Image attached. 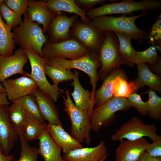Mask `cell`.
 <instances>
[{
	"instance_id": "cell-1",
	"label": "cell",
	"mask_w": 161,
	"mask_h": 161,
	"mask_svg": "<svg viewBox=\"0 0 161 161\" xmlns=\"http://www.w3.org/2000/svg\"><path fill=\"white\" fill-rule=\"evenodd\" d=\"M147 13L146 12L140 15L130 16H126L125 15L120 17L101 16L91 19L89 23L104 31L125 33L141 43L146 39L148 35L145 30L136 26L135 21L137 18Z\"/></svg>"
},
{
	"instance_id": "cell-2",
	"label": "cell",
	"mask_w": 161,
	"mask_h": 161,
	"mask_svg": "<svg viewBox=\"0 0 161 161\" xmlns=\"http://www.w3.org/2000/svg\"><path fill=\"white\" fill-rule=\"evenodd\" d=\"M24 15L22 22L14 28L12 32L15 42L21 49L25 50L31 48L43 57L42 49L48 41V38L44 33L43 28L37 22L30 21L26 12Z\"/></svg>"
},
{
	"instance_id": "cell-3",
	"label": "cell",
	"mask_w": 161,
	"mask_h": 161,
	"mask_svg": "<svg viewBox=\"0 0 161 161\" xmlns=\"http://www.w3.org/2000/svg\"><path fill=\"white\" fill-rule=\"evenodd\" d=\"M46 64L64 69H76L84 72L89 77L90 84L92 87L91 91L94 94L100 78L97 69L101 66V64L98 60V51L89 49L85 55L73 60L56 57L49 58Z\"/></svg>"
},
{
	"instance_id": "cell-4",
	"label": "cell",
	"mask_w": 161,
	"mask_h": 161,
	"mask_svg": "<svg viewBox=\"0 0 161 161\" xmlns=\"http://www.w3.org/2000/svg\"><path fill=\"white\" fill-rule=\"evenodd\" d=\"M66 98L63 95L65 108L64 110L69 116L71 123L70 135L81 144L91 143L89 132L91 129L90 114L88 111L81 110L75 106L71 99L69 90L65 92Z\"/></svg>"
},
{
	"instance_id": "cell-5",
	"label": "cell",
	"mask_w": 161,
	"mask_h": 161,
	"mask_svg": "<svg viewBox=\"0 0 161 161\" xmlns=\"http://www.w3.org/2000/svg\"><path fill=\"white\" fill-rule=\"evenodd\" d=\"M161 7V2L156 0H144L134 1L124 0L119 2L103 4L100 6L88 11L86 16L89 19L94 18L113 14H130L138 10L144 12L148 10H156Z\"/></svg>"
},
{
	"instance_id": "cell-6",
	"label": "cell",
	"mask_w": 161,
	"mask_h": 161,
	"mask_svg": "<svg viewBox=\"0 0 161 161\" xmlns=\"http://www.w3.org/2000/svg\"><path fill=\"white\" fill-rule=\"evenodd\" d=\"M24 50L30 63L31 72L30 73L25 72L24 75L32 79L38 88L48 95L54 102H57L64 90L51 84L47 80L44 67L48 58L40 56L31 48Z\"/></svg>"
},
{
	"instance_id": "cell-7",
	"label": "cell",
	"mask_w": 161,
	"mask_h": 161,
	"mask_svg": "<svg viewBox=\"0 0 161 161\" xmlns=\"http://www.w3.org/2000/svg\"><path fill=\"white\" fill-rule=\"evenodd\" d=\"M131 107L126 98L112 97L101 106L94 109L90 117L91 130L97 132L102 127L110 126L114 121L116 112L126 111Z\"/></svg>"
},
{
	"instance_id": "cell-8",
	"label": "cell",
	"mask_w": 161,
	"mask_h": 161,
	"mask_svg": "<svg viewBox=\"0 0 161 161\" xmlns=\"http://www.w3.org/2000/svg\"><path fill=\"white\" fill-rule=\"evenodd\" d=\"M105 39L101 43L98 50V60L101 68L98 73L103 80L114 69L125 64L119 51V41L112 31H106Z\"/></svg>"
},
{
	"instance_id": "cell-9",
	"label": "cell",
	"mask_w": 161,
	"mask_h": 161,
	"mask_svg": "<svg viewBox=\"0 0 161 161\" xmlns=\"http://www.w3.org/2000/svg\"><path fill=\"white\" fill-rule=\"evenodd\" d=\"M155 125L156 122L151 125L146 124L142 119L133 116L116 131L111 135V139L113 141L124 139L134 141L147 137L154 141L161 138V136L157 134Z\"/></svg>"
},
{
	"instance_id": "cell-10",
	"label": "cell",
	"mask_w": 161,
	"mask_h": 161,
	"mask_svg": "<svg viewBox=\"0 0 161 161\" xmlns=\"http://www.w3.org/2000/svg\"><path fill=\"white\" fill-rule=\"evenodd\" d=\"M89 49L74 38L56 43L48 41L44 45L42 53L44 58L56 57L73 60L85 55Z\"/></svg>"
},
{
	"instance_id": "cell-11",
	"label": "cell",
	"mask_w": 161,
	"mask_h": 161,
	"mask_svg": "<svg viewBox=\"0 0 161 161\" xmlns=\"http://www.w3.org/2000/svg\"><path fill=\"white\" fill-rule=\"evenodd\" d=\"M70 35L88 49L98 51L106 36V32L89 23L80 22L77 20L72 26Z\"/></svg>"
},
{
	"instance_id": "cell-12",
	"label": "cell",
	"mask_w": 161,
	"mask_h": 161,
	"mask_svg": "<svg viewBox=\"0 0 161 161\" xmlns=\"http://www.w3.org/2000/svg\"><path fill=\"white\" fill-rule=\"evenodd\" d=\"M78 16L75 14L68 16L62 12L56 13L51 20L47 32L49 37L48 41L51 43L59 42L70 38V28Z\"/></svg>"
},
{
	"instance_id": "cell-13",
	"label": "cell",
	"mask_w": 161,
	"mask_h": 161,
	"mask_svg": "<svg viewBox=\"0 0 161 161\" xmlns=\"http://www.w3.org/2000/svg\"><path fill=\"white\" fill-rule=\"evenodd\" d=\"M28 61L24 50L21 48L9 56L0 55V81L2 82L16 74L24 75V67Z\"/></svg>"
},
{
	"instance_id": "cell-14",
	"label": "cell",
	"mask_w": 161,
	"mask_h": 161,
	"mask_svg": "<svg viewBox=\"0 0 161 161\" xmlns=\"http://www.w3.org/2000/svg\"><path fill=\"white\" fill-rule=\"evenodd\" d=\"M7 98L12 103L30 94L38 87L31 78L23 75L15 79H7L2 82Z\"/></svg>"
},
{
	"instance_id": "cell-15",
	"label": "cell",
	"mask_w": 161,
	"mask_h": 161,
	"mask_svg": "<svg viewBox=\"0 0 161 161\" xmlns=\"http://www.w3.org/2000/svg\"><path fill=\"white\" fill-rule=\"evenodd\" d=\"M8 106H0V151L8 156L19 137L11 124L8 113Z\"/></svg>"
},
{
	"instance_id": "cell-16",
	"label": "cell",
	"mask_w": 161,
	"mask_h": 161,
	"mask_svg": "<svg viewBox=\"0 0 161 161\" xmlns=\"http://www.w3.org/2000/svg\"><path fill=\"white\" fill-rule=\"evenodd\" d=\"M116 150L115 161H137L149 144L145 138L120 141Z\"/></svg>"
},
{
	"instance_id": "cell-17",
	"label": "cell",
	"mask_w": 161,
	"mask_h": 161,
	"mask_svg": "<svg viewBox=\"0 0 161 161\" xmlns=\"http://www.w3.org/2000/svg\"><path fill=\"white\" fill-rule=\"evenodd\" d=\"M107 151L105 141L100 140L95 147L75 149L62 157L64 161H100L109 154Z\"/></svg>"
},
{
	"instance_id": "cell-18",
	"label": "cell",
	"mask_w": 161,
	"mask_h": 161,
	"mask_svg": "<svg viewBox=\"0 0 161 161\" xmlns=\"http://www.w3.org/2000/svg\"><path fill=\"white\" fill-rule=\"evenodd\" d=\"M30 94L34 97L44 120L50 124L62 126L58 111L54 102L48 95L38 88Z\"/></svg>"
},
{
	"instance_id": "cell-19",
	"label": "cell",
	"mask_w": 161,
	"mask_h": 161,
	"mask_svg": "<svg viewBox=\"0 0 161 161\" xmlns=\"http://www.w3.org/2000/svg\"><path fill=\"white\" fill-rule=\"evenodd\" d=\"M79 75L78 71H74L73 81L70 84L74 89L71 95L75 106L81 110L88 111L91 114L95 105L94 94L82 87L79 81Z\"/></svg>"
},
{
	"instance_id": "cell-20",
	"label": "cell",
	"mask_w": 161,
	"mask_h": 161,
	"mask_svg": "<svg viewBox=\"0 0 161 161\" xmlns=\"http://www.w3.org/2000/svg\"><path fill=\"white\" fill-rule=\"evenodd\" d=\"M26 13L30 21H36L43 25L45 34L51 20L55 13L48 8L46 1L34 0H28Z\"/></svg>"
},
{
	"instance_id": "cell-21",
	"label": "cell",
	"mask_w": 161,
	"mask_h": 161,
	"mask_svg": "<svg viewBox=\"0 0 161 161\" xmlns=\"http://www.w3.org/2000/svg\"><path fill=\"white\" fill-rule=\"evenodd\" d=\"M46 129L55 142L61 148L64 154H67L83 145L66 132L61 125L48 123Z\"/></svg>"
},
{
	"instance_id": "cell-22",
	"label": "cell",
	"mask_w": 161,
	"mask_h": 161,
	"mask_svg": "<svg viewBox=\"0 0 161 161\" xmlns=\"http://www.w3.org/2000/svg\"><path fill=\"white\" fill-rule=\"evenodd\" d=\"M38 139V154L44 161H64L61 155V148L55 142L47 129Z\"/></svg>"
},
{
	"instance_id": "cell-23",
	"label": "cell",
	"mask_w": 161,
	"mask_h": 161,
	"mask_svg": "<svg viewBox=\"0 0 161 161\" xmlns=\"http://www.w3.org/2000/svg\"><path fill=\"white\" fill-rule=\"evenodd\" d=\"M118 76H127L122 69H114L103 80V82L99 89L94 92V97L96 107H99L109 99L114 97L113 87L114 82Z\"/></svg>"
},
{
	"instance_id": "cell-24",
	"label": "cell",
	"mask_w": 161,
	"mask_h": 161,
	"mask_svg": "<svg viewBox=\"0 0 161 161\" xmlns=\"http://www.w3.org/2000/svg\"><path fill=\"white\" fill-rule=\"evenodd\" d=\"M138 71L137 78L133 80L137 90L145 86L161 93V78L160 77L153 73L150 70L149 66L145 63L137 65Z\"/></svg>"
},
{
	"instance_id": "cell-25",
	"label": "cell",
	"mask_w": 161,
	"mask_h": 161,
	"mask_svg": "<svg viewBox=\"0 0 161 161\" xmlns=\"http://www.w3.org/2000/svg\"><path fill=\"white\" fill-rule=\"evenodd\" d=\"M48 8L54 13L65 12L73 13L80 16L81 21L89 23L90 19L86 16V11L79 7L75 0H46Z\"/></svg>"
},
{
	"instance_id": "cell-26",
	"label": "cell",
	"mask_w": 161,
	"mask_h": 161,
	"mask_svg": "<svg viewBox=\"0 0 161 161\" xmlns=\"http://www.w3.org/2000/svg\"><path fill=\"white\" fill-rule=\"evenodd\" d=\"M114 32L118 38L119 52L125 64L130 67H133L136 63L137 51L131 45V42L132 38L130 35L125 33Z\"/></svg>"
},
{
	"instance_id": "cell-27",
	"label": "cell",
	"mask_w": 161,
	"mask_h": 161,
	"mask_svg": "<svg viewBox=\"0 0 161 161\" xmlns=\"http://www.w3.org/2000/svg\"><path fill=\"white\" fill-rule=\"evenodd\" d=\"M11 29L2 20L0 12V55H12L15 49V43Z\"/></svg>"
},
{
	"instance_id": "cell-28",
	"label": "cell",
	"mask_w": 161,
	"mask_h": 161,
	"mask_svg": "<svg viewBox=\"0 0 161 161\" xmlns=\"http://www.w3.org/2000/svg\"><path fill=\"white\" fill-rule=\"evenodd\" d=\"M8 113L10 122L19 136L27 119V114L21 105L16 101L8 107Z\"/></svg>"
},
{
	"instance_id": "cell-29",
	"label": "cell",
	"mask_w": 161,
	"mask_h": 161,
	"mask_svg": "<svg viewBox=\"0 0 161 161\" xmlns=\"http://www.w3.org/2000/svg\"><path fill=\"white\" fill-rule=\"evenodd\" d=\"M27 115L26 120L22 128L21 134L19 135H22L27 141L38 139L46 129L47 124L41 123Z\"/></svg>"
},
{
	"instance_id": "cell-30",
	"label": "cell",
	"mask_w": 161,
	"mask_h": 161,
	"mask_svg": "<svg viewBox=\"0 0 161 161\" xmlns=\"http://www.w3.org/2000/svg\"><path fill=\"white\" fill-rule=\"evenodd\" d=\"M127 76H118L114 80L113 87L114 97L127 98L137 91L133 81L128 82Z\"/></svg>"
},
{
	"instance_id": "cell-31",
	"label": "cell",
	"mask_w": 161,
	"mask_h": 161,
	"mask_svg": "<svg viewBox=\"0 0 161 161\" xmlns=\"http://www.w3.org/2000/svg\"><path fill=\"white\" fill-rule=\"evenodd\" d=\"M44 69L46 74L52 80L53 84L56 86H58L61 82L73 80L74 72L71 70L64 69L46 64Z\"/></svg>"
},
{
	"instance_id": "cell-32",
	"label": "cell",
	"mask_w": 161,
	"mask_h": 161,
	"mask_svg": "<svg viewBox=\"0 0 161 161\" xmlns=\"http://www.w3.org/2000/svg\"><path fill=\"white\" fill-rule=\"evenodd\" d=\"M15 101L21 105L27 115L41 123H45L40 114L36 102L31 95H26Z\"/></svg>"
},
{
	"instance_id": "cell-33",
	"label": "cell",
	"mask_w": 161,
	"mask_h": 161,
	"mask_svg": "<svg viewBox=\"0 0 161 161\" xmlns=\"http://www.w3.org/2000/svg\"><path fill=\"white\" fill-rule=\"evenodd\" d=\"M146 93L149 96L147 103V114L151 118L154 120L161 119V97L156 94L154 90L151 88Z\"/></svg>"
},
{
	"instance_id": "cell-34",
	"label": "cell",
	"mask_w": 161,
	"mask_h": 161,
	"mask_svg": "<svg viewBox=\"0 0 161 161\" xmlns=\"http://www.w3.org/2000/svg\"><path fill=\"white\" fill-rule=\"evenodd\" d=\"M21 143V151L19 158L12 161H38V149L36 147L30 146L28 141L23 136H18Z\"/></svg>"
},
{
	"instance_id": "cell-35",
	"label": "cell",
	"mask_w": 161,
	"mask_h": 161,
	"mask_svg": "<svg viewBox=\"0 0 161 161\" xmlns=\"http://www.w3.org/2000/svg\"><path fill=\"white\" fill-rule=\"evenodd\" d=\"M160 58L161 56L158 55L156 47L150 46L145 51L136 52V64L146 63L149 65H154Z\"/></svg>"
},
{
	"instance_id": "cell-36",
	"label": "cell",
	"mask_w": 161,
	"mask_h": 161,
	"mask_svg": "<svg viewBox=\"0 0 161 161\" xmlns=\"http://www.w3.org/2000/svg\"><path fill=\"white\" fill-rule=\"evenodd\" d=\"M0 12L6 23L11 30L22 22L21 16L9 8L4 1L0 4Z\"/></svg>"
},
{
	"instance_id": "cell-37",
	"label": "cell",
	"mask_w": 161,
	"mask_h": 161,
	"mask_svg": "<svg viewBox=\"0 0 161 161\" xmlns=\"http://www.w3.org/2000/svg\"><path fill=\"white\" fill-rule=\"evenodd\" d=\"M148 38V42L155 45L161 51V16L160 14L157 18L152 25Z\"/></svg>"
},
{
	"instance_id": "cell-38",
	"label": "cell",
	"mask_w": 161,
	"mask_h": 161,
	"mask_svg": "<svg viewBox=\"0 0 161 161\" xmlns=\"http://www.w3.org/2000/svg\"><path fill=\"white\" fill-rule=\"evenodd\" d=\"M132 107L136 108L138 112L144 116L148 115L147 103L143 101L140 95L136 93L130 94L127 98Z\"/></svg>"
},
{
	"instance_id": "cell-39",
	"label": "cell",
	"mask_w": 161,
	"mask_h": 161,
	"mask_svg": "<svg viewBox=\"0 0 161 161\" xmlns=\"http://www.w3.org/2000/svg\"><path fill=\"white\" fill-rule=\"evenodd\" d=\"M4 2L11 10L21 16L27 11L28 0H5Z\"/></svg>"
},
{
	"instance_id": "cell-40",
	"label": "cell",
	"mask_w": 161,
	"mask_h": 161,
	"mask_svg": "<svg viewBox=\"0 0 161 161\" xmlns=\"http://www.w3.org/2000/svg\"><path fill=\"white\" fill-rule=\"evenodd\" d=\"M145 151L150 155L155 157H161V138L149 144Z\"/></svg>"
},
{
	"instance_id": "cell-41",
	"label": "cell",
	"mask_w": 161,
	"mask_h": 161,
	"mask_svg": "<svg viewBox=\"0 0 161 161\" xmlns=\"http://www.w3.org/2000/svg\"><path fill=\"white\" fill-rule=\"evenodd\" d=\"M106 0H76L75 3L79 7L87 11L92 9L94 6L100 4H103Z\"/></svg>"
},
{
	"instance_id": "cell-42",
	"label": "cell",
	"mask_w": 161,
	"mask_h": 161,
	"mask_svg": "<svg viewBox=\"0 0 161 161\" xmlns=\"http://www.w3.org/2000/svg\"><path fill=\"white\" fill-rule=\"evenodd\" d=\"M137 161H161V157H154L145 151Z\"/></svg>"
},
{
	"instance_id": "cell-43",
	"label": "cell",
	"mask_w": 161,
	"mask_h": 161,
	"mask_svg": "<svg viewBox=\"0 0 161 161\" xmlns=\"http://www.w3.org/2000/svg\"><path fill=\"white\" fill-rule=\"evenodd\" d=\"M150 70L156 74V75L160 77L161 76V58L155 64L149 65Z\"/></svg>"
},
{
	"instance_id": "cell-44",
	"label": "cell",
	"mask_w": 161,
	"mask_h": 161,
	"mask_svg": "<svg viewBox=\"0 0 161 161\" xmlns=\"http://www.w3.org/2000/svg\"><path fill=\"white\" fill-rule=\"evenodd\" d=\"M7 99L6 93H0V106L2 105L8 106L10 103Z\"/></svg>"
},
{
	"instance_id": "cell-45",
	"label": "cell",
	"mask_w": 161,
	"mask_h": 161,
	"mask_svg": "<svg viewBox=\"0 0 161 161\" xmlns=\"http://www.w3.org/2000/svg\"><path fill=\"white\" fill-rule=\"evenodd\" d=\"M14 159L13 155L6 156L0 151V161H12Z\"/></svg>"
},
{
	"instance_id": "cell-46",
	"label": "cell",
	"mask_w": 161,
	"mask_h": 161,
	"mask_svg": "<svg viewBox=\"0 0 161 161\" xmlns=\"http://www.w3.org/2000/svg\"><path fill=\"white\" fill-rule=\"evenodd\" d=\"M0 81V93H5V89L1 83Z\"/></svg>"
},
{
	"instance_id": "cell-47",
	"label": "cell",
	"mask_w": 161,
	"mask_h": 161,
	"mask_svg": "<svg viewBox=\"0 0 161 161\" xmlns=\"http://www.w3.org/2000/svg\"><path fill=\"white\" fill-rule=\"evenodd\" d=\"M109 154L106 156L104 157L103 159H102L100 161H104L106 159V158L108 157Z\"/></svg>"
},
{
	"instance_id": "cell-48",
	"label": "cell",
	"mask_w": 161,
	"mask_h": 161,
	"mask_svg": "<svg viewBox=\"0 0 161 161\" xmlns=\"http://www.w3.org/2000/svg\"><path fill=\"white\" fill-rule=\"evenodd\" d=\"M4 0H0V4L3 2Z\"/></svg>"
}]
</instances>
